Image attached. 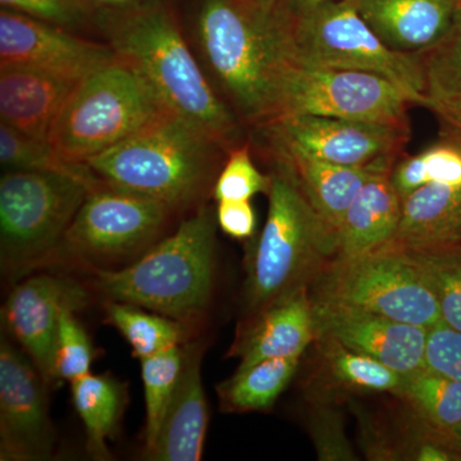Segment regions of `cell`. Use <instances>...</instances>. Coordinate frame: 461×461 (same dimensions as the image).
Segmentation results:
<instances>
[{"mask_svg":"<svg viewBox=\"0 0 461 461\" xmlns=\"http://www.w3.org/2000/svg\"><path fill=\"white\" fill-rule=\"evenodd\" d=\"M182 354L184 350L180 345L140 360L145 415H147L144 455L153 447L162 426L163 418L171 402L176 384L180 377Z\"/></svg>","mask_w":461,"mask_h":461,"instance_id":"obj_28","label":"cell"},{"mask_svg":"<svg viewBox=\"0 0 461 461\" xmlns=\"http://www.w3.org/2000/svg\"><path fill=\"white\" fill-rule=\"evenodd\" d=\"M317 335L313 302L297 288L254 315L233 348L238 369L273 357H300Z\"/></svg>","mask_w":461,"mask_h":461,"instance_id":"obj_20","label":"cell"},{"mask_svg":"<svg viewBox=\"0 0 461 461\" xmlns=\"http://www.w3.org/2000/svg\"><path fill=\"white\" fill-rule=\"evenodd\" d=\"M402 393L438 429L451 432L460 426V381L424 369L406 379Z\"/></svg>","mask_w":461,"mask_h":461,"instance_id":"obj_31","label":"cell"},{"mask_svg":"<svg viewBox=\"0 0 461 461\" xmlns=\"http://www.w3.org/2000/svg\"><path fill=\"white\" fill-rule=\"evenodd\" d=\"M47 382L25 351L0 344V460H48L56 429L48 411Z\"/></svg>","mask_w":461,"mask_h":461,"instance_id":"obj_13","label":"cell"},{"mask_svg":"<svg viewBox=\"0 0 461 461\" xmlns=\"http://www.w3.org/2000/svg\"><path fill=\"white\" fill-rule=\"evenodd\" d=\"M93 359V345L83 324L76 317V312H63L54 348L56 379L72 384L76 379L89 375Z\"/></svg>","mask_w":461,"mask_h":461,"instance_id":"obj_34","label":"cell"},{"mask_svg":"<svg viewBox=\"0 0 461 461\" xmlns=\"http://www.w3.org/2000/svg\"><path fill=\"white\" fill-rule=\"evenodd\" d=\"M77 83L26 67H0L2 122L50 141L51 129Z\"/></svg>","mask_w":461,"mask_h":461,"instance_id":"obj_21","label":"cell"},{"mask_svg":"<svg viewBox=\"0 0 461 461\" xmlns=\"http://www.w3.org/2000/svg\"><path fill=\"white\" fill-rule=\"evenodd\" d=\"M268 215L248 260L247 299L254 315L297 288L318 260L336 253V232L306 198L286 162L275 157Z\"/></svg>","mask_w":461,"mask_h":461,"instance_id":"obj_5","label":"cell"},{"mask_svg":"<svg viewBox=\"0 0 461 461\" xmlns=\"http://www.w3.org/2000/svg\"><path fill=\"white\" fill-rule=\"evenodd\" d=\"M294 18L278 0H198L191 47L240 122L262 127L281 117L296 65Z\"/></svg>","mask_w":461,"mask_h":461,"instance_id":"obj_1","label":"cell"},{"mask_svg":"<svg viewBox=\"0 0 461 461\" xmlns=\"http://www.w3.org/2000/svg\"><path fill=\"white\" fill-rule=\"evenodd\" d=\"M99 180L66 173L5 171L0 180V257L14 280L41 269Z\"/></svg>","mask_w":461,"mask_h":461,"instance_id":"obj_7","label":"cell"},{"mask_svg":"<svg viewBox=\"0 0 461 461\" xmlns=\"http://www.w3.org/2000/svg\"><path fill=\"white\" fill-rule=\"evenodd\" d=\"M360 16L391 50L420 54L453 29L461 0H353Z\"/></svg>","mask_w":461,"mask_h":461,"instance_id":"obj_19","label":"cell"},{"mask_svg":"<svg viewBox=\"0 0 461 461\" xmlns=\"http://www.w3.org/2000/svg\"><path fill=\"white\" fill-rule=\"evenodd\" d=\"M71 393L86 432L87 451L95 460L111 459L108 439L122 418L126 386L112 375L89 373L72 382Z\"/></svg>","mask_w":461,"mask_h":461,"instance_id":"obj_24","label":"cell"},{"mask_svg":"<svg viewBox=\"0 0 461 461\" xmlns=\"http://www.w3.org/2000/svg\"><path fill=\"white\" fill-rule=\"evenodd\" d=\"M313 311L321 338L369 355L405 377L426 369L429 329L326 300H315Z\"/></svg>","mask_w":461,"mask_h":461,"instance_id":"obj_15","label":"cell"},{"mask_svg":"<svg viewBox=\"0 0 461 461\" xmlns=\"http://www.w3.org/2000/svg\"><path fill=\"white\" fill-rule=\"evenodd\" d=\"M272 149L348 167L393 169L411 138L409 124L363 122L324 115H285L262 127Z\"/></svg>","mask_w":461,"mask_h":461,"instance_id":"obj_12","label":"cell"},{"mask_svg":"<svg viewBox=\"0 0 461 461\" xmlns=\"http://www.w3.org/2000/svg\"><path fill=\"white\" fill-rule=\"evenodd\" d=\"M175 213L157 200L100 182L41 269L71 267L91 272L127 266L157 244Z\"/></svg>","mask_w":461,"mask_h":461,"instance_id":"obj_8","label":"cell"},{"mask_svg":"<svg viewBox=\"0 0 461 461\" xmlns=\"http://www.w3.org/2000/svg\"><path fill=\"white\" fill-rule=\"evenodd\" d=\"M426 369L461 382V330L442 321L429 330Z\"/></svg>","mask_w":461,"mask_h":461,"instance_id":"obj_35","label":"cell"},{"mask_svg":"<svg viewBox=\"0 0 461 461\" xmlns=\"http://www.w3.org/2000/svg\"><path fill=\"white\" fill-rule=\"evenodd\" d=\"M293 18L299 65L379 75L402 87L415 104L426 105L420 54L387 47L353 0H329Z\"/></svg>","mask_w":461,"mask_h":461,"instance_id":"obj_9","label":"cell"},{"mask_svg":"<svg viewBox=\"0 0 461 461\" xmlns=\"http://www.w3.org/2000/svg\"><path fill=\"white\" fill-rule=\"evenodd\" d=\"M324 2L329 0H278L282 7L286 9L293 17L302 16L306 12L323 5Z\"/></svg>","mask_w":461,"mask_h":461,"instance_id":"obj_38","label":"cell"},{"mask_svg":"<svg viewBox=\"0 0 461 461\" xmlns=\"http://www.w3.org/2000/svg\"><path fill=\"white\" fill-rule=\"evenodd\" d=\"M272 150L287 163L306 198L335 232L364 185L378 173L391 172L386 167L339 166L280 149Z\"/></svg>","mask_w":461,"mask_h":461,"instance_id":"obj_23","label":"cell"},{"mask_svg":"<svg viewBox=\"0 0 461 461\" xmlns=\"http://www.w3.org/2000/svg\"><path fill=\"white\" fill-rule=\"evenodd\" d=\"M420 58L424 107L432 109L450 129L461 131V9L453 29Z\"/></svg>","mask_w":461,"mask_h":461,"instance_id":"obj_25","label":"cell"},{"mask_svg":"<svg viewBox=\"0 0 461 461\" xmlns=\"http://www.w3.org/2000/svg\"><path fill=\"white\" fill-rule=\"evenodd\" d=\"M89 303L87 286L56 272L30 273L9 293L3 323L48 384L56 381L54 348L60 315L66 311L77 313Z\"/></svg>","mask_w":461,"mask_h":461,"instance_id":"obj_14","label":"cell"},{"mask_svg":"<svg viewBox=\"0 0 461 461\" xmlns=\"http://www.w3.org/2000/svg\"><path fill=\"white\" fill-rule=\"evenodd\" d=\"M109 42L169 111L202 127L229 150L242 144V123L214 89L169 7L160 2L133 5L109 27Z\"/></svg>","mask_w":461,"mask_h":461,"instance_id":"obj_2","label":"cell"},{"mask_svg":"<svg viewBox=\"0 0 461 461\" xmlns=\"http://www.w3.org/2000/svg\"><path fill=\"white\" fill-rule=\"evenodd\" d=\"M217 224L230 238L244 240L256 232L257 217L250 200H222L217 202Z\"/></svg>","mask_w":461,"mask_h":461,"instance_id":"obj_37","label":"cell"},{"mask_svg":"<svg viewBox=\"0 0 461 461\" xmlns=\"http://www.w3.org/2000/svg\"><path fill=\"white\" fill-rule=\"evenodd\" d=\"M168 112L144 76L115 54L76 85L50 142L63 159L85 165Z\"/></svg>","mask_w":461,"mask_h":461,"instance_id":"obj_6","label":"cell"},{"mask_svg":"<svg viewBox=\"0 0 461 461\" xmlns=\"http://www.w3.org/2000/svg\"><path fill=\"white\" fill-rule=\"evenodd\" d=\"M329 360L333 375L342 384L372 391H402L405 375L369 355L348 350L335 341H329Z\"/></svg>","mask_w":461,"mask_h":461,"instance_id":"obj_32","label":"cell"},{"mask_svg":"<svg viewBox=\"0 0 461 461\" xmlns=\"http://www.w3.org/2000/svg\"><path fill=\"white\" fill-rule=\"evenodd\" d=\"M317 300L429 330L442 321L435 291L420 264L393 241L360 256L336 258L321 277Z\"/></svg>","mask_w":461,"mask_h":461,"instance_id":"obj_10","label":"cell"},{"mask_svg":"<svg viewBox=\"0 0 461 461\" xmlns=\"http://www.w3.org/2000/svg\"><path fill=\"white\" fill-rule=\"evenodd\" d=\"M102 5H113V7H121V5H129L132 0H95Z\"/></svg>","mask_w":461,"mask_h":461,"instance_id":"obj_40","label":"cell"},{"mask_svg":"<svg viewBox=\"0 0 461 461\" xmlns=\"http://www.w3.org/2000/svg\"><path fill=\"white\" fill-rule=\"evenodd\" d=\"M450 433L454 436V438L456 439L457 445H459L461 448V424L459 427H456V429L451 430Z\"/></svg>","mask_w":461,"mask_h":461,"instance_id":"obj_41","label":"cell"},{"mask_svg":"<svg viewBox=\"0 0 461 461\" xmlns=\"http://www.w3.org/2000/svg\"><path fill=\"white\" fill-rule=\"evenodd\" d=\"M411 104H415L411 96L382 76L296 63L288 76L281 117L313 114L363 122L409 124Z\"/></svg>","mask_w":461,"mask_h":461,"instance_id":"obj_11","label":"cell"},{"mask_svg":"<svg viewBox=\"0 0 461 461\" xmlns=\"http://www.w3.org/2000/svg\"><path fill=\"white\" fill-rule=\"evenodd\" d=\"M461 241V153L448 158L435 175L402 202L393 242L420 250Z\"/></svg>","mask_w":461,"mask_h":461,"instance_id":"obj_17","label":"cell"},{"mask_svg":"<svg viewBox=\"0 0 461 461\" xmlns=\"http://www.w3.org/2000/svg\"><path fill=\"white\" fill-rule=\"evenodd\" d=\"M0 162L5 171L66 173L85 180H98L86 165L63 159L50 142L32 138L0 122Z\"/></svg>","mask_w":461,"mask_h":461,"instance_id":"obj_29","label":"cell"},{"mask_svg":"<svg viewBox=\"0 0 461 461\" xmlns=\"http://www.w3.org/2000/svg\"><path fill=\"white\" fill-rule=\"evenodd\" d=\"M300 357L260 360L218 386L221 406L227 411H258L271 408L299 366Z\"/></svg>","mask_w":461,"mask_h":461,"instance_id":"obj_26","label":"cell"},{"mask_svg":"<svg viewBox=\"0 0 461 461\" xmlns=\"http://www.w3.org/2000/svg\"><path fill=\"white\" fill-rule=\"evenodd\" d=\"M224 151L211 133L168 112L85 165L102 184L178 213L200 206L213 191Z\"/></svg>","mask_w":461,"mask_h":461,"instance_id":"obj_3","label":"cell"},{"mask_svg":"<svg viewBox=\"0 0 461 461\" xmlns=\"http://www.w3.org/2000/svg\"><path fill=\"white\" fill-rule=\"evenodd\" d=\"M2 7L25 16L66 27L76 21L77 5L69 0H0Z\"/></svg>","mask_w":461,"mask_h":461,"instance_id":"obj_36","label":"cell"},{"mask_svg":"<svg viewBox=\"0 0 461 461\" xmlns=\"http://www.w3.org/2000/svg\"><path fill=\"white\" fill-rule=\"evenodd\" d=\"M215 212L200 205L171 235L115 269L91 271L90 286L108 302L127 303L193 326L213 295Z\"/></svg>","mask_w":461,"mask_h":461,"instance_id":"obj_4","label":"cell"},{"mask_svg":"<svg viewBox=\"0 0 461 461\" xmlns=\"http://www.w3.org/2000/svg\"><path fill=\"white\" fill-rule=\"evenodd\" d=\"M127 303L108 302L107 320L131 346L139 360L189 341L190 327Z\"/></svg>","mask_w":461,"mask_h":461,"instance_id":"obj_27","label":"cell"},{"mask_svg":"<svg viewBox=\"0 0 461 461\" xmlns=\"http://www.w3.org/2000/svg\"><path fill=\"white\" fill-rule=\"evenodd\" d=\"M453 130H454V129H453ZM455 131L459 132V133H460V135H461V131H457V130H455Z\"/></svg>","mask_w":461,"mask_h":461,"instance_id":"obj_43","label":"cell"},{"mask_svg":"<svg viewBox=\"0 0 461 461\" xmlns=\"http://www.w3.org/2000/svg\"><path fill=\"white\" fill-rule=\"evenodd\" d=\"M182 366L171 402L153 447L144 455L153 461L202 460L209 412L202 381L203 345H182Z\"/></svg>","mask_w":461,"mask_h":461,"instance_id":"obj_18","label":"cell"},{"mask_svg":"<svg viewBox=\"0 0 461 461\" xmlns=\"http://www.w3.org/2000/svg\"><path fill=\"white\" fill-rule=\"evenodd\" d=\"M390 173L372 177L348 206L336 232L338 257L369 253L395 239L402 200L391 182Z\"/></svg>","mask_w":461,"mask_h":461,"instance_id":"obj_22","label":"cell"},{"mask_svg":"<svg viewBox=\"0 0 461 461\" xmlns=\"http://www.w3.org/2000/svg\"><path fill=\"white\" fill-rule=\"evenodd\" d=\"M269 186L271 177L257 168L250 147L242 142L229 151V157L214 182L212 196L215 202L251 200L257 194H268Z\"/></svg>","mask_w":461,"mask_h":461,"instance_id":"obj_33","label":"cell"},{"mask_svg":"<svg viewBox=\"0 0 461 461\" xmlns=\"http://www.w3.org/2000/svg\"><path fill=\"white\" fill-rule=\"evenodd\" d=\"M409 251L435 291L442 321L461 330V241Z\"/></svg>","mask_w":461,"mask_h":461,"instance_id":"obj_30","label":"cell"},{"mask_svg":"<svg viewBox=\"0 0 461 461\" xmlns=\"http://www.w3.org/2000/svg\"><path fill=\"white\" fill-rule=\"evenodd\" d=\"M69 2H71L72 5H77L78 7V3H80V0H69Z\"/></svg>","mask_w":461,"mask_h":461,"instance_id":"obj_42","label":"cell"},{"mask_svg":"<svg viewBox=\"0 0 461 461\" xmlns=\"http://www.w3.org/2000/svg\"><path fill=\"white\" fill-rule=\"evenodd\" d=\"M259 2H262V0H259Z\"/></svg>","mask_w":461,"mask_h":461,"instance_id":"obj_44","label":"cell"},{"mask_svg":"<svg viewBox=\"0 0 461 461\" xmlns=\"http://www.w3.org/2000/svg\"><path fill=\"white\" fill-rule=\"evenodd\" d=\"M114 57L111 45L9 9L0 12V67H26L80 81Z\"/></svg>","mask_w":461,"mask_h":461,"instance_id":"obj_16","label":"cell"},{"mask_svg":"<svg viewBox=\"0 0 461 461\" xmlns=\"http://www.w3.org/2000/svg\"><path fill=\"white\" fill-rule=\"evenodd\" d=\"M418 460L423 461H446L451 460L450 454L446 453L441 447L435 445L421 446L418 453Z\"/></svg>","mask_w":461,"mask_h":461,"instance_id":"obj_39","label":"cell"}]
</instances>
